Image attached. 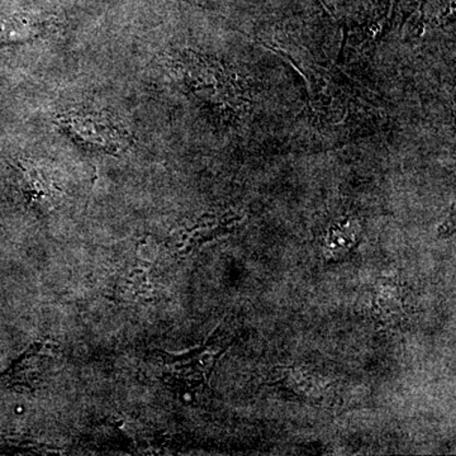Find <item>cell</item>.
Returning <instances> with one entry per match:
<instances>
[{
  "instance_id": "obj_1",
  "label": "cell",
  "mask_w": 456,
  "mask_h": 456,
  "mask_svg": "<svg viewBox=\"0 0 456 456\" xmlns=\"http://www.w3.org/2000/svg\"><path fill=\"white\" fill-rule=\"evenodd\" d=\"M235 341L230 327H218L206 344L182 354L160 353L161 379L165 386L178 393H196L208 387L209 378L218 359Z\"/></svg>"
},
{
  "instance_id": "obj_2",
  "label": "cell",
  "mask_w": 456,
  "mask_h": 456,
  "mask_svg": "<svg viewBox=\"0 0 456 456\" xmlns=\"http://www.w3.org/2000/svg\"><path fill=\"white\" fill-rule=\"evenodd\" d=\"M60 126L77 142L102 151L119 152L130 146L131 134L116 117L106 112L73 110L62 113Z\"/></svg>"
},
{
  "instance_id": "obj_3",
  "label": "cell",
  "mask_w": 456,
  "mask_h": 456,
  "mask_svg": "<svg viewBox=\"0 0 456 456\" xmlns=\"http://www.w3.org/2000/svg\"><path fill=\"white\" fill-rule=\"evenodd\" d=\"M18 184L25 197L27 206L42 212L55 208L64 196L53 167L33 160H18L16 163Z\"/></svg>"
},
{
  "instance_id": "obj_4",
  "label": "cell",
  "mask_w": 456,
  "mask_h": 456,
  "mask_svg": "<svg viewBox=\"0 0 456 456\" xmlns=\"http://www.w3.org/2000/svg\"><path fill=\"white\" fill-rule=\"evenodd\" d=\"M55 350L51 341L41 340L32 344L4 374L0 375V389L35 391Z\"/></svg>"
},
{
  "instance_id": "obj_5",
  "label": "cell",
  "mask_w": 456,
  "mask_h": 456,
  "mask_svg": "<svg viewBox=\"0 0 456 456\" xmlns=\"http://www.w3.org/2000/svg\"><path fill=\"white\" fill-rule=\"evenodd\" d=\"M53 20L31 13H12L0 16V47L26 44L46 35Z\"/></svg>"
},
{
  "instance_id": "obj_6",
  "label": "cell",
  "mask_w": 456,
  "mask_h": 456,
  "mask_svg": "<svg viewBox=\"0 0 456 456\" xmlns=\"http://www.w3.org/2000/svg\"><path fill=\"white\" fill-rule=\"evenodd\" d=\"M270 386L287 389L288 392L311 402H323L329 392V384L303 369L277 367L273 370Z\"/></svg>"
},
{
  "instance_id": "obj_7",
  "label": "cell",
  "mask_w": 456,
  "mask_h": 456,
  "mask_svg": "<svg viewBox=\"0 0 456 456\" xmlns=\"http://www.w3.org/2000/svg\"><path fill=\"white\" fill-rule=\"evenodd\" d=\"M375 314L384 325H398L404 316L403 298L397 281L380 278L374 290Z\"/></svg>"
},
{
  "instance_id": "obj_8",
  "label": "cell",
  "mask_w": 456,
  "mask_h": 456,
  "mask_svg": "<svg viewBox=\"0 0 456 456\" xmlns=\"http://www.w3.org/2000/svg\"><path fill=\"white\" fill-rule=\"evenodd\" d=\"M116 296L122 301H137L146 299L151 294L150 284L149 265L147 261L137 251L136 266L131 269L127 274L119 278L116 283Z\"/></svg>"
}]
</instances>
